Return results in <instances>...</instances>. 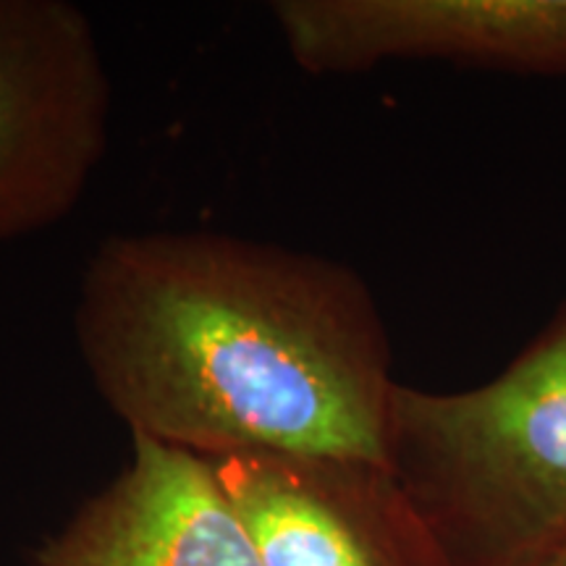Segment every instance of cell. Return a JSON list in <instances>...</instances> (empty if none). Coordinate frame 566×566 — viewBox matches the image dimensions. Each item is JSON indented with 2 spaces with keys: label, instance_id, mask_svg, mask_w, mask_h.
Returning a JSON list of instances; mask_svg holds the SVG:
<instances>
[{
  "label": "cell",
  "instance_id": "obj_1",
  "mask_svg": "<svg viewBox=\"0 0 566 566\" xmlns=\"http://www.w3.org/2000/svg\"><path fill=\"white\" fill-rule=\"evenodd\" d=\"M76 349L132 436L202 459L289 454L391 470L378 307L334 260L202 231L97 244Z\"/></svg>",
  "mask_w": 566,
  "mask_h": 566
},
{
  "label": "cell",
  "instance_id": "obj_2",
  "mask_svg": "<svg viewBox=\"0 0 566 566\" xmlns=\"http://www.w3.org/2000/svg\"><path fill=\"white\" fill-rule=\"evenodd\" d=\"M388 459L417 512L485 566H535L566 537V307L499 378L394 386Z\"/></svg>",
  "mask_w": 566,
  "mask_h": 566
},
{
  "label": "cell",
  "instance_id": "obj_3",
  "mask_svg": "<svg viewBox=\"0 0 566 566\" xmlns=\"http://www.w3.org/2000/svg\"><path fill=\"white\" fill-rule=\"evenodd\" d=\"M113 90L69 0H0V244L66 221L108 150Z\"/></svg>",
  "mask_w": 566,
  "mask_h": 566
},
{
  "label": "cell",
  "instance_id": "obj_4",
  "mask_svg": "<svg viewBox=\"0 0 566 566\" xmlns=\"http://www.w3.org/2000/svg\"><path fill=\"white\" fill-rule=\"evenodd\" d=\"M210 467L260 566H454L386 467L265 451Z\"/></svg>",
  "mask_w": 566,
  "mask_h": 566
},
{
  "label": "cell",
  "instance_id": "obj_5",
  "mask_svg": "<svg viewBox=\"0 0 566 566\" xmlns=\"http://www.w3.org/2000/svg\"><path fill=\"white\" fill-rule=\"evenodd\" d=\"M273 17L310 74L441 59L566 76V0H279Z\"/></svg>",
  "mask_w": 566,
  "mask_h": 566
},
{
  "label": "cell",
  "instance_id": "obj_6",
  "mask_svg": "<svg viewBox=\"0 0 566 566\" xmlns=\"http://www.w3.org/2000/svg\"><path fill=\"white\" fill-rule=\"evenodd\" d=\"M32 566H260L208 459L132 436L129 464Z\"/></svg>",
  "mask_w": 566,
  "mask_h": 566
},
{
  "label": "cell",
  "instance_id": "obj_7",
  "mask_svg": "<svg viewBox=\"0 0 566 566\" xmlns=\"http://www.w3.org/2000/svg\"><path fill=\"white\" fill-rule=\"evenodd\" d=\"M535 566H566V537L558 546L551 551V554L546 558H541Z\"/></svg>",
  "mask_w": 566,
  "mask_h": 566
}]
</instances>
